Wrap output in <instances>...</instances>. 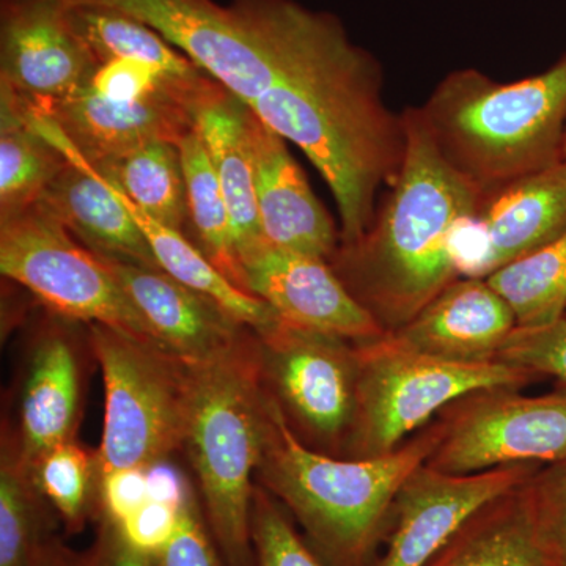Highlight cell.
<instances>
[{
    "mask_svg": "<svg viewBox=\"0 0 566 566\" xmlns=\"http://www.w3.org/2000/svg\"><path fill=\"white\" fill-rule=\"evenodd\" d=\"M277 41L274 85L249 109L311 159L337 202L340 244L353 243L403 166V112L387 106L381 63L334 13L286 0Z\"/></svg>",
    "mask_w": 566,
    "mask_h": 566,
    "instance_id": "1",
    "label": "cell"
},
{
    "mask_svg": "<svg viewBox=\"0 0 566 566\" xmlns=\"http://www.w3.org/2000/svg\"><path fill=\"white\" fill-rule=\"evenodd\" d=\"M403 120L406 153L397 180L363 237L338 244L329 260L348 292L387 333L411 322L460 277L453 234L485 197L439 155L419 107L405 109Z\"/></svg>",
    "mask_w": 566,
    "mask_h": 566,
    "instance_id": "2",
    "label": "cell"
},
{
    "mask_svg": "<svg viewBox=\"0 0 566 566\" xmlns=\"http://www.w3.org/2000/svg\"><path fill=\"white\" fill-rule=\"evenodd\" d=\"M434 442L430 423L385 457L327 455L294 434L268 394L266 438L256 476L296 517L308 543L327 564L370 566L385 536L395 495L406 479L427 463Z\"/></svg>",
    "mask_w": 566,
    "mask_h": 566,
    "instance_id": "3",
    "label": "cell"
},
{
    "mask_svg": "<svg viewBox=\"0 0 566 566\" xmlns=\"http://www.w3.org/2000/svg\"><path fill=\"white\" fill-rule=\"evenodd\" d=\"M419 114L439 155L485 193L543 172L564 161L566 52L542 73L513 82L452 71Z\"/></svg>",
    "mask_w": 566,
    "mask_h": 566,
    "instance_id": "4",
    "label": "cell"
},
{
    "mask_svg": "<svg viewBox=\"0 0 566 566\" xmlns=\"http://www.w3.org/2000/svg\"><path fill=\"white\" fill-rule=\"evenodd\" d=\"M185 447L197 476L205 520L227 566H255L253 476L262 461L268 394L256 363L255 333L233 352L189 364Z\"/></svg>",
    "mask_w": 566,
    "mask_h": 566,
    "instance_id": "5",
    "label": "cell"
},
{
    "mask_svg": "<svg viewBox=\"0 0 566 566\" xmlns=\"http://www.w3.org/2000/svg\"><path fill=\"white\" fill-rule=\"evenodd\" d=\"M88 345L102 368L104 420L96 450L99 479L120 469L150 471L185 444L191 367L169 349L88 324Z\"/></svg>",
    "mask_w": 566,
    "mask_h": 566,
    "instance_id": "6",
    "label": "cell"
},
{
    "mask_svg": "<svg viewBox=\"0 0 566 566\" xmlns=\"http://www.w3.org/2000/svg\"><path fill=\"white\" fill-rule=\"evenodd\" d=\"M359 382L344 457L392 453L450 403L491 387L523 389L539 376L504 363L460 364L397 344L389 333L357 344Z\"/></svg>",
    "mask_w": 566,
    "mask_h": 566,
    "instance_id": "7",
    "label": "cell"
},
{
    "mask_svg": "<svg viewBox=\"0 0 566 566\" xmlns=\"http://www.w3.org/2000/svg\"><path fill=\"white\" fill-rule=\"evenodd\" d=\"M0 271L55 315L161 345L106 264L35 205L0 221Z\"/></svg>",
    "mask_w": 566,
    "mask_h": 566,
    "instance_id": "8",
    "label": "cell"
},
{
    "mask_svg": "<svg viewBox=\"0 0 566 566\" xmlns=\"http://www.w3.org/2000/svg\"><path fill=\"white\" fill-rule=\"evenodd\" d=\"M256 363L266 392L294 434L327 455L344 457L357 405V344L281 322L255 334Z\"/></svg>",
    "mask_w": 566,
    "mask_h": 566,
    "instance_id": "9",
    "label": "cell"
},
{
    "mask_svg": "<svg viewBox=\"0 0 566 566\" xmlns=\"http://www.w3.org/2000/svg\"><path fill=\"white\" fill-rule=\"evenodd\" d=\"M520 390H476L442 409L431 422L436 442L424 464L464 475L566 460V386L543 395Z\"/></svg>",
    "mask_w": 566,
    "mask_h": 566,
    "instance_id": "10",
    "label": "cell"
},
{
    "mask_svg": "<svg viewBox=\"0 0 566 566\" xmlns=\"http://www.w3.org/2000/svg\"><path fill=\"white\" fill-rule=\"evenodd\" d=\"M218 82L170 87L140 98H112L85 84L69 98L36 109L35 123L66 156L102 166L151 142L177 144L196 129V112Z\"/></svg>",
    "mask_w": 566,
    "mask_h": 566,
    "instance_id": "11",
    "label": "cell"
},
{
    "mask_svg": "<svg viewBox=\"0 0 566 566\" xmlns=\"http://www.w3.org/2000/svg\"><path fill=\"white\" fill-rule=\"evenodd\" d=\"M543 464H513L447 474L422 464L395 495L385 554L371 566H427L476 510L526 483Z\"/></svg>",
    "mask_w": 566,
    "mask_h": 566,
    "instance_id": "12",
    "label": "cell"
},
{
    "mask_svg": "<svg viewBox=\"0 0 566 566\" xmlns=\"http://www.w3.org/2000/svg\"><path fill=\"white\" fill-rule=\"evenodd\" d=\"M566 232V161L485 193L458 226L452 255L460 277L488 279Z\"/></svg>",
    "mask_w": 566,
    "mask_h": 566,
    "instance_id": "13",
    "label": "cell"
},
{
    "mask_svg": "<svg viewBox=\"0 0 566 566\" xmlns=\"http://www.w3.org/2000/svg\"><path fill=\"white\" fill-rule=\"evenodd\" d=\"M96 66L70 0H0V84L31 106L69 98Z\"/></svg>",
    "mask_w": 566,
    "mask_h": 566,
    "instance_id": "14",
    "label": "cell"
},
{
    "mask_svg": "<svg viewBox=\"0 0 566 566\" xmlns=\"http://www.w3.org/2000/svg\"><path fill=\"white\" fill-rule=\"evenodd\" d=\"M241 266L248 292L271 305L285 322L353 344L378 340L387 334L327 260L266 244Z\"/></svg>",
    "mask_w": 566,
    "mask_h": 566,
    "instance_id": "15",
    "label": "cell"
},
{
    "mask_svg": "<svg viewBox=\"0 0 566 566\" xmlns=\"http://www.w3.org/2000/svg\"><path fill=\"white\" fill-rule=\"evenodd\" d=\"M93 253L128 294L159 344L186 363L218 359L252 337L253 331L221 304L182 285L161 268Z\"/></svg>",
    "mask_w": 566,
    "mask_h": 566,
    "instance_id": "16",
    "label": "cell"
},
{
    "mask_svg": "<svg viewBox=\"0 0 566 566\" xmlns=\"http://www.w3.org/2000/svg\"><path fill=\"white\" fill-rule=\"evenodd\" d=\"M249 144L260 222L268 244L329 262L340 232L318 202L285 139L248 107Z\"/></svg>",
    "mask_w": 566,
    "mask_h": 566,
    "instance_id": "17",
    "label": "cell"
},
{
    "mask_svg": "<svg viewBox=\"0 0 566 566\" xmlns=\"http://www.w3.org/2000/svg\"><path fill=\"white\" fill-rule=\"evenodd\" d=\"M516 326L515 312L488 279L458 277L389 335L406 348L450 363L490 364L497 363Z\"/></svg>",
    "mask_w": 566,
    "mask_h": 566,
    "instance_id": "18",
    "label": "cell"
},
{
    "mask_svg": "<svg viewBox=\"0 0 566 566\" xmlns=\"http://www.w3.org/2000/svg\"><path fill=\"white\" fill-rule=\"evenodd\" d=\"M62 316L41 331L32 346L22 385L18 447L32 469L52 447L76 439L81 408V368L76 346Z\"/></svg>",
    "mask_w": 566,
    "mask_h": 566,
    "instance_id": "19",
    "label": "cell"
},
{
    "mask_svg": "<svg viewBox=\"0 0 566 566\" xmlns=\"http://www.w3.org/2000/svg\"><path fill=\"white\" fill-rule=\"evenodd\" d=\"M66 158L69 166L44 189L35 207L93 252L159 268L123 193L80 158Z\"/></svg>",
    "mask_w": 566,
    "mask_h": 566,
    "instance_id": "20",
    "label": "cell"
},
{
    "mask_svg": "<svg viewBox=\"0 0 566 566\" xmlns=\"http://www.w3.org/2000/svg\"><path fill=\"white\" fill-rule=\"evenodd\" d=\"M196 129L226 197L238 259L243 263L268 244L256 205L248 106L216 84L197 107Z\"/></svg>",
    "mask_w": 566,
    "mask_h": 566,
    "instance_id": "21",
    "label": "cell"
},
{
    "mask_svg": "<svg viewBox=\"0 0 566 566\" xmlns=\"http://www.w3.org/2000/svg\"><path fill=\"white\" fill-rule=\"evenodd\" d=\"M69 164L65 153L35 125L29 103L0 84V221L39 202Z\"/></svg>",
    "mask_w": 566,
    "mask_h": 566,
    "instance_id": "22",
    "label": "cell"
},
{
    "mask_svg": "<svg viewBox=\"0 0 566 566\" xmlns=\"http://www.w3.org/2000/svg\"><path fill=\"white\" fill-rule=\"evenodd\" d=\"M524 485L476 510L427 566H546Z\"/></svg>",
    "mask_w": 566,
    "mask_h": 566,
    "instance_id": "23",
    "label": "cell"
},
{
    "mask_svg": "<svg viewBox=\"0 0 566 566\" xmlns=\"http://www.w3.org/2000/svg\"><path fill=\"white\" fill-rule=\"evenodd\" d=\"M125 197V196H123ZM126 199V197H125ZM134 219L150 244L153 255L159 268L172 275L182 285L205 294L221 304L238 322L243 323L253 333L260 334L281 322L271 305L260 297L238 289L230 279L211 263L199 245L192 244L185 233L164 227L147 218L126 199Z\"/></svg>",
    "mask_w": 566,
    "mask_h": 566,
    "instance_id": "24",
    "label": "cell"
},
{
    "mask_svg": "<svg viewBox=\"0 0 566 566\" xmlns=\"http://www.w3.org/2000/svg\"><path fill=\"white\" fill-rule=\"evenodd\" d=\"M93 170L153 221L181 233L189 226L185 172L177 144L151 142Z\"/></svg>",
    "mask_w": 566,
    "mask_h": 566,
    "instance_id": "25",
    "label": "cell"
},
{
    "mask_svg": "<svg viewBox=\"0 0 566 566\" xmlns=\"http://www.w3.org/2000/svg\"><path fill=\"white\" fill-rule=\"evenodd\" d=\"M50 502L22 460L17 433L3 427L0 447V566H31L54 536Z\"/></svg>",
    "mask_w": 566,
    "mask_h": 566,
    "instance_id": "26",
    "label": "cell"
},
{
    "mask_svg": "<svg viewBox=\"0 0 566 566\" xmlns=\"http://www.w3.org/2000/svg\"><path fill=\"white\" fill-rule=\"evenodd\" d=\"M71 6L74 25L98 65L109 61L142 62L180 80L205 74L161 33L136 18L109 7L91 3Z\"/></svg>",
    "mask_w": 566,
    "mask_h": 566,
    "instance_id": "27",
    "label": "cell"
},
{
    "mask_svg": "<svg viewBox=\"0 0 566 566\" xmlns=\"http://www.w3.org/2000/svg\"><path fill=\"white\" fill-rule=\"evenodd\" d=\"M178 148L185 172L189 226L192 227L200 251L238 289L248 292L243 268L234 245L229 207L197 129L186 134L178 142Z\"/></svg>",
    "mask_w": 566,
    "mask_h": 566,
    "instance_id": "28",
    "label": "cell"
},
{
    "mask_svg": "<svg viewBox=\"0 0 566 566\" xmlns=\"http://www.w3.org/2000/svg\"><path fill=\"white\" fill-rule=\"evenodd\" d=\"M488 281L515 312L517 326H542L562 318L566 308V232Z\"/></svg>",
    "mask_w": 566,
    "mask_h": 566,
    "instance_id": "29",
    "label": "cell"
},
{
    "mask_svg": "<svg viewBox=\"0 0 566 566\" xmlns=\"http://www.w3.org/2000/svg\"><path fill=\"white\" fill-rule=\"evenodd\" d=\"M33 476L66 534H80L88 520L102 512L95 453L87 452L76 439L48 450L36 461Z\"/></svg>",
    "mask_w": 566,
    "mask_h": 566,
    "instance_id": "30",
    "label": "cell"
},
{
    "mask_svg": "<svg viewBox=\"0 0 566 566\" xmlns=\"http://www.w3.org/2000/svg\"><path fill=\"white\" fill-rule=\"evenodd\" d=\"M252 546L255 566H331L297 534L277 499L262 485L253 493Z\"/></svg>",
    "mask_w": 566,
    "mask_h": 566,
    "instance_id": "31",
    "label": "cell"
},
{
    "mask_svg": "<svg viewBox=\"0 0 566 566\" xmlns=\"http://www.w3.org/2000/svg\"><path fill=\"white\" fill-rule=\"evenodd\" d=\"M524 488L546 566H566V460L539 465Z\"/></svg>",
    "mask_w": 566,
    "mask_h": 566,
    "instance_id": "32",
    "label": "cell"
},
{
    "mask_svg": "<svg viewBox=\"0 0 566 566\" xmlns=\"http://www.w3.org/2000/svg\"><path fill=\"white\" fill-rule=\"evenodd\" d=\"M153 560L155 566H227L191 488L182 494L172 531L153 553Z\"/></svg>",
    "mask_w": 566,
    "mask_h": 566,
    "instance_id": "33",
    "label": "cell"
},
{
    "mask_svg": "<svg viewBox=\"0 0 566 566\" xmlns=\"http://www.w3.org/2000/svg\"><path fill=\"white\" fill-rule=\"evenodd\" d=\"M497 363L526 368L539 378L551 376L566 386L565 316L542 326H516L499 352Z\"/></svg>",
    "mask_w": 566,
    "mask_h": 566,
    "instance_id": "34",
    "label": "cell"
},
{
    "mask_svg": "<svg viewBox=\"0 0 566 566\" xmlns=\"http://www.w3.org/2000/svg\"><path fill=\"white\" fill-rule=\"evenodd\" d=\"M96 538L87 554L85 566H155L153 554L137 545L123 521L99 512Z\"/></svg>",
    "mask_w": 566,
    "mask_h": 566,
    "instance_id": "35",
    "label": "cell"
},
{
    "mask_svg": "<svg viewBox=\"0 0 566 566\" xmlns=\"http://www.w3.org/2000/svg\"><path fill=\"white\" fill-rule=\"evenodd\" d=\"M151 497L150 471L120 469L99 479V504L103 512L125 521Z\"/></svg>",
    "mask_w": 566,
    "mask_h": 566,
    "instance_id": "36",
    "label": "cell"
},
{
    "mask_svg": "<svg viewBox=\"0 0 566 566\" xmlns=\"http://www.w3.org/2000/svg\"><path fill=\"white\" fill-rule=\"evenodd\" d=\"M31 566H85V557L63 545L54 535L40 547Z\"/></svg>",
    "mask_w": 566,
    "mask_h": 566,
    "instance_id": "37",
    "label": "cell"
},
{
    "mask_svg": "<svg viewBox=\"0 0 566 566\" xmlns=\"http://www.w3.org/2000/svg\"><path fill=\"white\" fill-rule=\"evenodd\" d=\"M564 161H566V129H565V140H564Z\"/></svg>",
    "mask_w": 566,
    "mask_h": 566,
    "instance_id": "38",
    "label": "cell"
},
{
    "mask_svg": "<svg viewBox=\"0 0 566 566\" xmlns=\"http://www.w3.org/2000/svg\"><path fill=\"white\" fill-rule=\"evenodd\" d=\"M564 316H565V318H566V308H565V315H564Z\"/></svg>",
    "mask_w": 566,
    "mask_h": 566,
    "instance_id": "39",
    "label": "cell"
}]
</instances>
